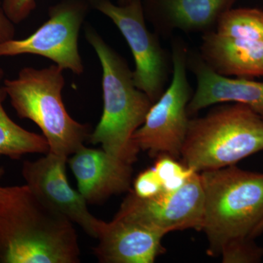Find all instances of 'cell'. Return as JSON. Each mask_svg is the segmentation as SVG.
Instances as JSON below:
<instances>
[{"instance_id":"cell-1","label":"cell","mask_w":263,"mask_h":263,"mask_svg":"<svg viewBox=\"0 0 263 263\" xmlns=\"http://www.w3.org/2000/svg\"><path fill=\"white\" fill-rule=\"evenodd\" d=\"M73 224L27 184L0 185V262H80Z\"/></svg>"},{"instance_id":"cell-2","label":"cell","mask_w":263,"mask_h":263,"mask_svg":"<svg viewBox=\"0 0 263 263\" xmlns=\"http://www.w3.org/2000/svg\"><path fill=\"white\" fill-rule=\"evenodd\" d=\"M85 37L95 50L103 70V110L89 141L107 153L133 164L140 150L133 136L146 119L152 100L133 81L125 59L105 42L94 27L86 25Z\"/></svg>"},{"instance_id":"cell-3","label":"cell","mask_w":263,"mask_h":263,"mask_svg":"<svg viewBox=\"0 0 263 263\" xmlns=\"http://www.w3.org/2000/svg\"><path fill=\"white\" fill-rule=\"evenodd\" d=\"M204 195L201 231L209 253L253 240L263 219V174L228 166L200 172Z\"/></svg>"},{"instance_id":"cell-4","label":"cell","mask_w":263,"mask_h":263,"mask_svg":"<svg viewBox=\"0 0 263 263\" xmlns=\"http://www.w3.org/2000/svg\"><path fill=\"white\" fill-rule=\"evenodd\" d=\"M63 68L25 67L15 79L3 81L7 96L19 118L34 122L43 133L51 153L69 158L84 146L91 134L89 124L70 117L62 100Z\"/></svg>"},{"instance_id":"cell-5","label":"cell","mask_w":263,"mask_h":263,"mask_svg":"<svg viewBox=\"0 0 263 263\" xmlns=\"http://www.w3.org/2000/svg\"><path fill=\"white\" fill-rule=\"evenodd\" d=\"M263 150V117L240 103L222 105L190 119L181 157L202 172L235 165Z\"/></svg>"},{"instance_id":"cell-6","label":"cell","mask_w":263,"mask_h":263,"mask_svg":"<svg viewBox=\"0 0 263 263\" xmlns=\"http://www.w3.org/2000/svg\"><path fill=\"white\" fill-rule=\"evenodd\" d=\"M189 47L182 38L171 39L173 74L169 86L152 104L146 119L133 136L138 149L152 157L179 158L186 139L190 119L188 105L194 91L187 76Z\"/></svg>"},{"instance_id":"cell-7","label":"cell","mask_w":263,"mask_h":263,"mask_svg":"<svg viewBox=\"0 0 263 263\" xmlns=\"http://www.w3.org/2000/svg\"><path fill=\"white\" fill-rule=\"evenodd\" d=\"M199 54L213 70L228 77L263 76V10L234 8L202 34Z\"/></svg>"},{"instance_id":"cell-8","label":"cell","mask_w":263,"mask_h":263,"mask_svg":"<svg viewBox=\"0 0 263 263\" xmlns=\"http://www.w3.org/2000/svg\"><path fill=\"white\" fill-rule=\"evenodd\" d=\"M89 2L91 8L113 22L127 41L134 59V84L155 103L170 84L174 66L171 52L162 47L160 36L147 27L142 0L124 5L110 0Z\"/></svg>"},{"instance_id":"cell-9","label":"cell","mask_w":263,"mask_h":263,"mask_svg":"<svg viewBox=\"0 0 263 263\" xmlns=\"http://www.w3.org/2000/svg\"><path fill=\"white\" fill-rule=\"evenodd\" d=\"M90 8L89 0H61L51 5L48 20L31 35L0 43V57L37 55L81 75L84 65L79 53V33Z\"/></svg>"},{"instance_id":"cell-10","label":"cell","mask_w":263,"mask_h":263,"mask_svg":"<svg viewBox=\"0 0 263 263\" xmlns=\"http://www.w3.org/2000/svg\"><path fill=\"white\" fill-rule=\"evenodd\" d=\"M204 195L200 173L196 172L174 192H162L143 199L130 192L118 214L166 235L186 229L201 231Z\"/></svg>"},{"instance_id":"cell-11","label":"cell","mask_w":263,"mask_h":263,"mask_svg":"<svg viewBox=\"0 0 263 263\" xmlns=\"http://www.w3.org/2000/svg\"><path fill=\"white\" fill-rule=\"evenodd\" d=\"M68 158L48 152L46 156L22 164L26 184L49 206L97 238L101 219L89 212L87 202L71 187L66 175Z\"/></svg>"},{"instance_id":"cell-12","label":"cell","mask_w":263,"mask_h":263,"mask_svg":"<svg viewBox=\"0 0 263 263\" xmlns=\"http://www.w3.org/2000/svg\"><path fill=\"white\" fill-rule=\"evenodd\" d=\"M164 236L117 213L113 220H102L95 255L103 263H152L163 252L161 240Z\"/></svg>"},{"instance_id":"cell-13","label":"cell","mask_w":263,"mask_h":263,"mask_svg":"<svg viewBox=\"0 0 263 263\" xmlns=\"http://www.w3.org/2000/svg\"><path fill=\"white\" fill-rule=\"evenodd\" d=\"M186 65L197 81L188 105L189 115L215 104L234 103L247 105L263 117V82L219 75L205 64L199 52L190 48Z\"/></svg>"},{"instance_id":"cell-14","label":"cell","mask_w":263,"mask_h":263,"mask_svg":"<svg viewBox=\"0 0 263 263\" xmlns=\"http://www.w3.org/2000/svg\"><path fill=\"white\" fill-rule=\"evenodd\" d=\"M238 0H142L145 17L160 37L176 31L193 34L212 30Z\"/></svg>"},{"instance_id":"cell-15","label":"cell","mask_w":263,"mask_h":263,"mask_svg":"<svg viewBox=\"0 0 263 263\" xmlns=\"http://www.w3.org/2000/svg\"><path fill=\"white\" fill-rule=\"evenodd\" d=\"M79 192L87 203H99L130 187L133 167L103 150L82 146L67 160Z\"/></svg>"},{"instance_id":"cell-16","label":"cell","mask_w":263,"mask_h":263,"mask_svg":"<svg viewBox=\"0 0 263 263\" xmlns=\"http://www.w3.org/2000/svg\"><path fill=\"white\" fill-rule=\"evenodd\" d=\"M4 76L0 67V156L19 160L27 154L48 153L49 146L43 136L24 129L5 111L3 103L8 96L3 86Z\"/></svg>"},{"instance_id":"cell-17","label":"cell","mask_w":263,"mask_h":263,"mask_svg":"<svg viewBox=\"0 0 263 263\" xmlns=\"http://www.w3.org/2000/svg\"><path fill=\"white\" fill-rule=\"evenodd\" d=\"M162 182L163 192H174L179 190L196 171L181 164L170 156L162 155L154 166Z\"/></svg>"},{"instance_id":"cell-18","label":"cell","mask_w":263,"mask_h":263,"mask_svg":"<svg viewBox=\"0 0 263 263\" xmlns=\"http://www.w3.org/2000/svg\"><path fill=\"white\" fill-rule=\"evenodd\" d=\"M263 255V249L259 248L253 240H246L232 246L221 254L222 262L226 263L257 262Z\"/></svg>"},{"instance_id":"cell-19","label":"cell","mask_w":263,"mask_h":263,"mask_svg":"<svg viewBox=\"0 0 263 263\" xmlns=\"http://www.w3.org/2000/svg\"><path fill=\"white\" fill-rule=\"evenodd\" d=\"M133 192L143 199L152 198L163 192L162 182L154 167L143 171L137 176Z\"/></svg>"},{"instance_id":"cell-20","label":"cell","mask_w":263,"mask_h":263,"mask_svg":"<svg viewBox=\"0 0 263 263\" xmlns=\"http://www.w3.org/2000/svg\"><path fill=\"white\" fill-rule=\"evenodd\" d=\"M3 6L8 18L15 24L27 20L37 8V0H3Z\"/></svg>"},{"instance_id":"cell-21","label":"cell","mask_w":263,"mask_h":263,"mask_svg":"<svg viewBox=\"0 0 263 263\" xmlns=\"http://www.w3.org/2000/svg\"><path fill=\"white\" fill-rule=\"evenodd\" d=\"M15 24L12 22L3 6V0H0V43L6 42L14 39Z\"/></svg>"},{"instance_id":"cell-22","label":"cell","mask_w":263,"mask_h":263,"mask_svg":"<svg viewBox=\"0 0 263 263\" xmlns=\"http://www.w3.org/2000/svg\"><path fill=\"white\" fill-rule=\"evenodd\" d=\"M263 232V219L262 221H261L260 224H259L258 227H257V229H256L255 233H254V238L257 237V235L260 234Z\"/></svg>"},{"instance_id":"cell-23","label":"cell","mask_w":263,"mask_h":263,"mask_svg":"<svg viewBox=\"0 0 263 263\" xmlns=\"http://www.w3.org/2000/svg\"><path fill=\"white\" fill-rule=\"evenodd\" d=\"M117 4L119 5H127V3H129L131 0H117Z\"/></svg>"},{"instance_id":"cell-24","label":"cell","mask_w":263,"mask_h":263,"mask_svg":"<svg viewBox=\"0 0 263 263\" xmlns=\"http://www.w3.org/2000/svg\"><path fill=\"white\" fill-rule=\"evenodd\" d=\"M5 174V170L3 167H0V181L3 179V176Z\"/></svg>"}]
</instances>
